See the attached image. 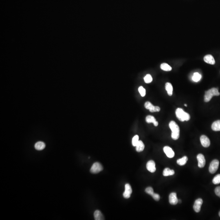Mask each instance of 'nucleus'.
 <instances>
[{
    "mask_svg": "<svg viewBox=\"0 0 220 220\" xmlns=\"http://www.w3.org/2000/svg\"><path fill=\"white\" fill-rule=\"evenodd\" d=\"M169 126L172 131V138L174 140L178 139L180 134L179 127L178 125L174 121H172L170 122Z\"/></svg>",
    "mask_w": 220,
    "mask_h": 220,
    "instance_id": "obj_1",
    "label": "nucleus"
},
{
    "mask_svg": "<svg viewBox=\"0 0 220 220\" xmlns=\"http://www.w3.org/2000/svg\"><path fill=\"white\" fill-rule=\"evenodd\" d=\"M176 115L179 120L181 122L188 121L190 119V115L187 113L185 112L181 108H178L176 110Z\"/></svg>",
    "mask_w": 220,
    "mask_h": 220,
    "instance_id": "obj_2",
    "label": "nucleus"
},
{
    "mask_svg": "<svg viewBox=\"0 0 220 220\" xmlns=\"http://www.w3.org/2000/svg\"><path fill=\"white\" fill-rule=\"evenodd\" d=\"M220 95V93L218 92V88H213L210 89L205 92L204 101L206 102H208L211 100L212 97L214 96H219Z\"/></svg>",
    "mask_w": 220,
    "mask_h": 220,
    "instance_id": "obj_3",
    "label": "nucleus"
},
{
    "mask_svg": "<svg viewBox=\"0 0 220 220\" xmlns=\"http://www.w3.org/2000/svg\"><path fill=\"white\" fill-rule=\"evenodd\" d=\"M103 170V167L100 163H94L90 168V171L93 174H97Z\"/></svg>",
    "mask_w": 220,
    "mask_h": 220,
    "instance_id": "obj_4",
    "label": "nucleus"
},
{
    "mask_svg": "<svg viewBox=\"0 0 220 220\" xmlns=\"http://www.w3.org/2000/svg\"><path fill=\"white\" fill-rule=\"evenodd\" d=\"M219 161L217 159H214L212 161L210 164L209 171L211 174H214L216 172L219 166Z\"/></svg>",
    "mask_w": 220,
    "mask_h": 220,
    "instance_id": "obj_5",
    "label": "nucleus"
},
{
    "mask_svg": "<svg viewBox=\"0 0 220 220\" xmlns=\"http://www.w3.org/2000/svg\"><path fill=\"white\" fill-rule=\"evenodd\" d=\"M144 106L145 108L149 109L151 112H159L160 111V108L157 106H154L149 102H147L145 103Z\"/></svg>",
    "mask_w": 220,
    "mask_h": 220,
    "instance_id": "obj_6",
    "label": "nucleus"
},
{
    "mask_svg": "<svg viewBox=\"0 0 220 220\" xmlns=\"http://www.w3.org/2000/svg\"><path fill=\"white\" fill-rule=\"evenodd\" d=\"M132 193V190L131 186L129 184H126L125 186V191L123 193V196L125 198H129L131 197Z\"/></svg>",
    "mask_w": 220,
    "mask_h": 220,
    "instance_id": "obj_7",
    "label": "nucleus"
},
{
    "mask_svg": "<svg viewBox=\"0 0 220 220\" xmlns=\"http://www.w3.org/2000/svg\"><path fill=\"white\" fill-rule=\"evenodd\" d=\"M203 203V201L201 198H198L195 200L193 206V208L195 212H199L200 211Z\"/></svg>",
    "mask_w": 220,
    "mask_h": 220,
    "instance_id": "obj_8",
    "label": "nucleus"
},
{
    "mask_svg": "<svg viewBox=\"0 0 220 220\" xmlns=\"http://www.w3.org/2000/svg\"><path fill=\"white\" fill-rule=\"evenodd\" d=\"M197 159L198 161V166L200 168L204 167L206 164V159L204 155L201 154H198L197 156Z\"/></svg>",
    "mask_w": 220,
    "mask_h": 220,
    "instance_id": "obj_9",
    "label": "nucleus"
},
{
    "mask_svg": "<svg viewBox=\"0 0 220 220\" xmlns=\"http://www.w3.org/2000/svg\"><path fill=\"white\" fill-rule=\"evenodd\" d=\"M200 141L202 145L204 147H208L210 144V139L206 135H202L200 137Z\"/></svg>",
    "mask_w": 220,
    "mask_h": 220,
    "instance_id": "obj_10",
    "label": "nucleus"
},
{
    "mask_svg": "<svg viewBox=\"0 0 220 220\" xmlns=\"http://www.w3.org/2000/svg\"><path fill=\"white\" fill-rule=\"evenodd\" d=\"M169 200L170 204L173 205H175L178 203V199L177 196V194L175 192H172L170 194L169 196Z\"/></svg>",
    "mask_w": 220,
    "mask_h": 220,
    "instance_id": "obj_11",
    "label": "nucleus"
},
{
    "mask_svg": "<svg viewBox=\"0 0 220 220\" xmlns=\"http://www.w3.org/2000/svg\"><path fill=\"white\" fill-rule=\"evenodd\" d=\"M146 168L149 171L152 173L155 172L156 168L155 167V162L153 160L149 161L146 164Z\"/></svg>",
    "mask_w": 220,
    "mask_h": 220,
    "instance_id": "obj_12",
    "label": "nucleus"
},
{
    "mask_svg": "<svg viewBox=\"0 0 220 220\" xmlns=\"http://www.w3.org/2000/svg\"><path fill=\"white\" fill-rule=\"evenodd\" d=\"M163 151L166 155L169 158H173L174 156V153L172 149L170 147L166 146L163 148Z\"/></svg>",
    "mask_w": 220,
    "mask_h": 220,
    "instance_id": "obj_13",
    "label": "nucleus"
},
{
    "mask_svg": "<svg viewBox=\"0 0 220 220\" xmlns=\"http://www.w3.org/2000/svg\"><path fill=\"white\" fill-rule=\"evenodd\" d=\"M204 60L205 62L209 64L214 65L215 64V61L213 56L211 55H207L204 58Z\"/></svg>",
    "mask_w": 220,
    "mask_h": 220,
    "instance_id": "obj_14",
    "label": "nucleus"
},
{
    "mask_svg": "<svg viewBox=\"0 0 220 220\" xmlns=\"http://www.w3.org/2000/svg\"><path fill=\"white\" fill-rule=\"evenodd\" d=\"M145 121L148 123H153L154 126H157L158 125V122L156 121L154 117L151 115H148L146 117Z\"/></svg>",
    "mask_w": 220,
    "mask_h": 220,
    "instance_id": "obj_15",
    "label": "nucleus"
},
{
    "mask_svg": "<svg viewBox=\"0 0 220 220\" xmlns=\"http://www.w3.org/2000/svg\"><path fill=\"white\" fill-rule=\"evenodd\" d=\"M34 147L35 149L38 151H42L45 147V144L42 141H38L35 143Z\"/></svg>",
    "mask_w": 220,
    "mask_h": 220,
    "instance_id": "obj_16",
    "label": "nucleus"
},
{
    "mask_svg": "<svg viewBox=\"0 0 220 220\" xmlns=\"http://www.w3.org/2000/svg\"><path fill=\"white\" fill-rule=\"evenodd\" d=\"M166 89L167 91L168 94L169 96H172L173 94V87L171 83L167 82L165 85Z\"/></svg>",
    "mask_w": 220,
    "mask_h": 220,
    "instance_id": "obj_17",
    "label": "nucleus"
},
{
    "mask_svg": "<svg viewBox=\"0 0 220 220\" xmlns=\"http://www.w3.org/2000/svg\"><path fill=\"white\" fill-rule=\"evenodd\" d=\"M94 216L96 220H104V216L100 211L97 210L94 213Z\"/></svg>",
    "mask_w": 220,
    "mask_h": 220,
    "instance_id": "obj_18",
    "label": "nucleus"
},
{
    "mask_svg": "<svg viewBox=\"0 0 220 220\" xmlns=\"http://www.w3.org/2000/svg\"><path fill=\"white\" fill-rule=\"evenodd\" d=\"M212 129L215 131H220V120H218L213 122L212 125Z\"/></svg>",
    "mask_w": 220,
    "mask_h": 220,
    "instance_id": "obj_19",
    "label": "nucleus"
},
{
    "mask_svg": "<svg viewBox=\"0 0 220 220\" xmlns=\"http://www.w3.org/2000/svg\"><path fill=\"white\" fill-rule=\"evenodd\" d=\"M144 144L143 143V142H142L141 141L139 140V141L136 146V151L138 152H141L143 151V150L144 149Z\"/></svg>",
    "mask_w": 220,
    "mask_h": 220,
    "instance_id": "obj_20",
    "label": "nucleus"
},
{
    "mask_svg": "<svg viewBox=\"0 0 220 220\" xmlns=\"http://www.w3.org/2000/svg\"><path fill=\"white\" fill-rule=\"evenodd\" d=\"M174 170L170 169L169 168H165L163 171V175L164 176L173 175L174 174Z\"/></svg>",
    "mask_w": 220,
    "mask_h": 220,
    "instance_id": "obj_21",
    "label": "nucleus"
},
{
    "mask_svg": "<svg viewBox=\"0 0 220 220\" xmlns=\"http://www.w3.org/2000/svg\"><path fill=\"white\" fill-rule=\"evenodd\" d=\"M188 160V158L186 156H184L181 159H179L177 160V163L180 166H184L186 164L187 161Z\"/></svg>",
    "mask_w": 220,
    "mask_h": 220,
    "instance_id": "obj_22",
    "label": "nucleus"
},
{
    "mask_svg": "<svg viewBox=\"0 0 220 220\" xmlns=\"http://www.w3.org/2000/svg\"><path fill=\"white\" fill-rule=\"evenodd\" d=\"M160 68L161 69L164 71H171L172 69L171 67H170L169 65H168V64L165 63L161 64V66H160Z\"/></svg>",
    "mask_w": 220,
    "mask_h": 220,
    "instance_id": "obj_23",
    "label": "nucleus"
},
{
    "mask_svg": "<svg viewBox=\"0 0 220 220\" xmlns=\"http://www.w3.org/2000/svg\"><path fill=\"white\" fill-rule=\"evenodd\" d=\"M201 78V76L199 73L197 72L194 74L192 78V80L195 82H198V81H199Z\"/></svg>",
    "mask_w": 220,
    "mask_h": 220,
    "instance_id": "obj_24",
    "label": "nucleus"
},
{
    "mask_svg": "<svg viewBox=\"0 0 220 220\" xmlns=\"http://www.w3.org/2000/svg\"><path fill=\"white\" fill-rule=\"evenodd\" d=\"M144 80L146 83H150L153 81V78L150 74H147L144 78Z\"/></svg>",
    "mask_w": 220,
    "mask_h": 220,
    "instance_id": "obj_25",
    "label": "nucleus"
},
{
    "mask_svg": "<svg viewBox=\"0 0 220 220\" xmlns=\"http://www.w3.org/2000/svg\"><path fill=\"white\" fill-rule=\"evenodd\" d=\"M139 137L137 135H135L133 137L132 139V145H133V146L136 147V145L139 141Z\"/></svg>",
    "mask_w": 220,
    "mask_h": 220,
    "instance_id": "obj_26",
    "label": "nucleus"
},
{
    "mask_svg": "<svg viewBox=\"0 0 220 220\" xmlns=\"http://www.w3.org/2000/svg\"><path fill=\"white\" fill-rule=\"evenodd\" d=\"M212 182L214 184H218L220 183V174H217L214 178Z\"/></svg>",
    "mask_w": 220,
    "mask_h": 220,
    "instance_id": "obj_27",
    "label": "nucleus"
},
{
    "mask_svg": "<svg viewBox=\"0 0 220 220\" xmlns=\"http://www.w3.org/2000/svg\"><path fill=\"white\" fill-rule=\"evenodd\" d=\"M138 90L142 97H144L146 94L145 89L143 86H141L138 88Z\"/></svg>",
    "mask_w": 220,
    "mask_h": 220,
    "instance_id": "obj_28",
    "label": "nucleus"
},
{
    "mask_svg": "<svg viewBox=\"0 0 220 220\" xmlns=\"http://www.w3.org/2000/svg\"><path fill=\"white\" fill-rule=\"evenodd\" d=\"M145 192H146L148 194H149V195H151V196L153 195V194L154 193V192L153 189L151 187H148L147 188H146L145 190Z\"/></svg>",
    "mask_w": 220,
    "mask_h": 220,
    "instance_id": "obj_29",
    "label": "nucleus"
},
{
    "mask_svg": "<svg viewBox=\"0 0 220 220\" xmlns=\"http://www.w3.org/2000/svg\"><path fill=\"white\" fill-rule=\"evenodd\" d=\"M151 196L153 197V198L154 199V200H156V201H159L160 200V196L159 194H157L154 193Z\"/></svg>",
    "mask_w": 220,
    "mask_h": 220,
    "instance_id": "obj_30",
    "label": "nucleus"
},
{
    "mask_svg": "<svg viewBox=\"0 0 220 220\" xmlns=\"http://www.w3.org/2000/svg\"><path fill=\"white\" fill-rule=\"evenodd\" d=\"M215 192L217 196L220 197V186L217 187L215 188Z\"/></svg>",
    "mask_w": 220,
    "mask_h": 220,
    "instance_id": "obj_31",
    "label": "nucleus"
},
{
    "mask_svg": "<svg viewBox=\"0 0 220 220\" xmlns=\"http://www.w3.org/2000/svg\"><path fill=\"white\" fill-rule=\"evenodd\" d=\"M181 200H178V202L181 203Z\"/></svg>",
    "mask_w": 220,
    "mask_h": 220,
    "instance_id": "obj_32",
    "label": "nucleus"
},
{
    "mask_svg": "<svg viewBox=\"0 0 220 220\" xmlns=\"http://www.w3.org/2000/svg\"><path fill=\"white\" fill-rule=\"evenodd\" d=\"M184 106H187V105L186 104H184Z\"/></svg>",
    "mask_w": 220,
    "mask_h": 220,
    "instance_id": "obj_33",
    "label": "nucleus"
},
{
    "mask_svg": "<svg viewBox=\"0 0 220 220\" xmlns=\"http://www.w3.org/2000/svg\"><path fill=\"white\" fill-rule=\"evenodd\" d=\"M219 216H220V212H219Z\"/></svg>",
    "mask_w": 220,
    "mask_h": 220,
    "instance_id": "obj_34",
    "label": "nucleus"
}]
</instances>
